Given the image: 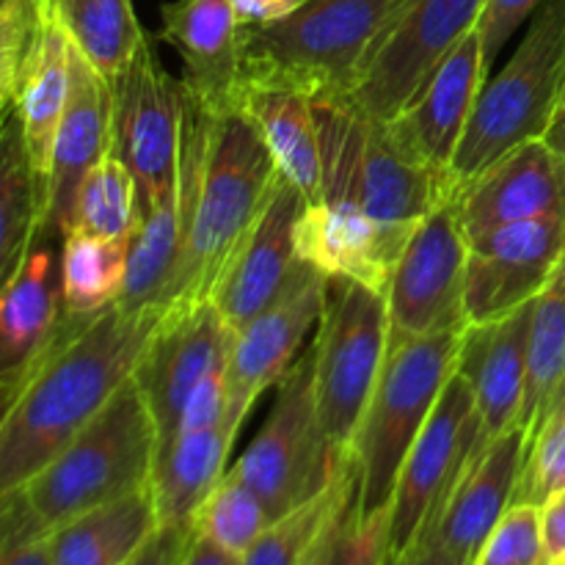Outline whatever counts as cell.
I'll list each match as a JSON object with an SVG mask.
<instances>
[{
    "mask_svg": "<svg viewBox=\"0 0 565 565\" xmlns=\"http://www.w3.org/2000/svg\"><path fill=\"white\" fill-rule=\"evenodd\" d=\"M158 320L110 307L61 312L42 345L3 373L0 491L47 467L132 379Z\"/></svg>",
    "mask_w": 565,
    "mask_h": 565,
    "instance_id": "1",
    "label": "cell"
},
{
    "mask_svg": "<svg viewBox=\"0 0 565 565\" xmlns=\"http://www.w3.org/2000/svg\"><path fill=\"white\" fill-rule=\"evenodd\" d=\"M276 177L274 152L246 110L213 116L182 88V252L160 318L210 301L215 281L268 204Z\"/></svg>",
    "mask_w": 565,
    "mask_h": 565,
    "instance_id": "2",
    "label": "cell"
},
{
    "mask_svg": "<svg viewBox=\"0 0 565 565\" xmlns=\"http://www.w3.org/2000/svg\"><path fill=\"white\" fill-rule=\"evenodd\" d=\"M406 3L303 0L285 20L243 28L246 86L292 88L312 103H345L364 61Z\"/></svg>",
    "mask_w": 565,
    "mask_h": 565,
    "instance_id": "3",
    "label": "cell"
},
{
    "mask_svg": "<svg viewBox=\"0 0 565 565\" xmlns=\"http://www.w3.org/2000/svg\"><path fill=\"white\" fill-rule=\"evenodd\" d=\"M158 445V423L130 379L22 491L44 527L55 533L94 508L149 489Z\"/></svg>",
    "mask_w": 565,
    "mask_h": 565,
    "instance_id": "4",
    "label": "cell"
},
{
    "mask_svg": "<svg viewBox=\"0 0 565 565\" xmlns=\"http://www.w3.org/2000/svg\"><path fill=\"white\" fill-rule=\"evenodd\" d=\"M463 331L392 337L384 370L351 447L356 502L364 516L392 511L408 450L456 373Z\"/></svg>",
    "mask_w": 565,
    "mask_h": 565,
    "instance_id": "5",
    "label": "cell"
},
{
    "mask_svg": "<svg viewBox=\"0 0 565 565\" xmlns=\"http://www.w3.org/2000/svg\"><path fill=\"white\" fill-rule=\"evenodd\" d=\"M565 92V0H544L508 64L480 92L445 177L447 196L522 143L544 138Z\"/></svg>",
    "mask_w": 565,
    "mask_h": 565,
    "instance_id": "6",
    "label": "cell"
},
{
    "mask_svg": "<svg viewBox=\"0 0 565 565\" xmlns=\"http://www.w3.org/2000/svg\"><path fill=\"white\" fill-rule=\"evenodd\" d=\"M390 340V303L384 292L356 279L329 276V296L312 353L320 434L334 456H351L384 370Z\"/></svg>",
    "mask_w": 565,
    "mask_h": 565,
    "instance_id": "7",
    "label": "cell"
},
{
    "mask_svg": "<svg viewBox=\"0 0 565 565\" xmlns=\"http://www.w3.org/2000/svg\"><path fill=\"white\" fill-rule=\"evenodd\" d=\"M351 456H334L326 447L315 403V353L309 348L279 381L270 417L246 447L232 472L246 480L270 516L281 519L312 500Z\"/></svg>",
    "mask_w": 565,
    "mask_h": 565,
    "instance_id": "8",
    "label": "cell"
},
{
    "mask_svg": "<svg viewBox=\"0 0 565 565\" xmlns=\"http://www.w3.org/2000/svg\"><path fill=\"white\" fill-rule=\"evenodd\" d=\"M483 9L486 0H408L340 105L367 121L395 119L458 42L480 25Z\"/></svg>",
    "mask_w": 565,
    "mask_h": 565,
    "instance_id": "9",
    "label": "cell"
},
{
    "mask_svg": "<svg viewBox=\"0 0 565 565\" xmlns=\"http://www.w3.org/2000/svg\"><path fill=\"white\" fill-rule=\"evenodd\" d=\"M469 235L456 196H445L414 230L386 287L392 337L467 329Z\"/></svg>",
    "mask_w": 565,
    "mask_h": 565,
    "instance_id": "10",
    "label": "cell"
},
{
    "mask_svg": "<svg viewBox=\"0 0 565 565\" xmlns=\"http://www.w3.org/2000/svg\"><path fill=\"white\" fill-rule=\"evenodd\" d=\"M478 447L480 417L475 392L456 370L397 478L390 516L392 557L406 555L423 541Z\"/></svg>",
    "mask_w": 565,
    "mask_h": 565,
    "instance_id": "11",
    "label": "cell"
},
{
    "mask_svg": "<svg viewBox=\"0 0 565 565\" xmlns=\"http://www.w3.org/2000/svg\"><path fill=\"white\" fill-rule=\"evenodd\" d=\"M108 83L114 97V152L138 180L147 213L177 185L182 83H177L160 64L149 33L130 64Z\"/></svg>",
    "mask_w": 565,
    "mask_h": 565,
    "instance_id": "12",
    "label": "cell"
},
{
    "mask_svg": "<svg viewBox=\"0 0 565 565\" xmlns=\"http://www.w3.org/2000/svg\"><path fill=\"white\" fill-rule=\"evenodd\" d=\"M565 263V218H533L469 237L463 309L467 326L527 307Z\"/></svg>",
    "mask_w": 565,
    "mask_h": 565,
    "instance_id": "13",
    "label": "cell"
},
{
    "mask_svg": "<svg viewBox=\"0 0 565 565\" xmlns=\"http://www.w3.org/2000/svg\"><path fill=\"white\" fill-rule=\"evenodd\" d=\"M237 331L230 329L210 301L163 315L136 364L132 381L141 390L160 441L180 430L191 392L215 370L230 367Z\"/></svg>",
    "mask_w": 565,
    "mask_h": 565,
    "instance_id": "14",
    "label": "cell"
},
{
    "mask_svg": "<svg viewBox=\"0 0 565 565\" xmlns=\"http://www.w3.org/2000/svg\"><path fill=\"white\" fill-rule=\"evenodd\" d=\"M307 204V196L279 171L257 224L243 237L235 257L210 292V303L230 329H246L307 270L309 263H303L296 243V226Z\"/></svg>",
    "mask_w": 565,
    "mask_h": 565,
    "instance_id": "15",
    "label": "cell"
},
{
    "mask_svg": "<svg viewBox=\"0 0 565 565\" xmlns=\"http://www.w3.org/2000/svg\"><path fill=\"white\" fill-rule=\"evenodd\" d=\"M486 81L483 36L480 28H475L441 61L423 92L395 119L384 121L392 141L430 171L447 177Z\"/></svg>",
    "mask_w": 565,
    "mask_h": 565,
    "instance_id": "16",
    "label": "cell"
},
{
    "mask_svg": "<svg viewBox=\"0 0 565 565\" xmlns=\"http://www.w3.org/2000/svg\"><path fill=\"white\" fill-rule=\"evenodd\" d=\"M160 39L182 58V88L207 114L241 110L246 88L243 25L232 0H171L160 6Z\"/></svg>",
    "mask_w": 565,
    "mask_h": 565,
    "instance_id": "17",
    "label": "cell"
},
{
    "mask_svg": "<svg viewBox=\"0 0 565 565\" xmlns=\"http://www.w3.org/2000/svg\"><path fill=\"white\" fill-rule=\"evenodd\" d=\"M326 296H329V276L307 265L301 279L274 307L237 331L226 367L232 419L243 423L257 397L279 384L287 370L296 364V353L301 351L309 329L323 318Z\"/></svg>",
    "mask_w": 565,
    "mask_h": 565,
    "instance_id": "18",
    "label": "cell"
},
{
    "mask_svg": "<svg viewBox=\"0 0 565 565\" xmlns=\"http://www.w3.org/2000/svg\"><path fill=\"white\" fill-rule=\"evenodd\" d=\"M527 447L522 425L478 447L423 539L436 541L458 561L472 565L486 539L516 502Z\"/></svg>",
    "mask_w": 565,
    "mask_h": 565,
    "instance_id": "19",
    "label": "cell"
},
{
    "mask_svg": "<svg viewBox=\"0 0 565 565\" xmlns=\"http://www.w3.org/2000/svg\"><path fill=\"white\" fill-rule=\"evenodd\" d=\"M467 235L533 218H565V169L544 138L502 154L456 193Z\"/></svg>",
    "mask_w": 565,
    "mask_h": 565,
    "instance_id": "20",
    "label": "cell"
},
{
    "mask_svg": "<svg viewBox=\"0 0 565 565\" xmlns=\"http://www.w3.org/2000/svg\"><path fill=\"white\" fill-rule=\"evenodd\" d=\"M114 152L110 83L72 44V92L53 147L47 185V226L66 235L83 180Z\"/></svg>",
    "mask_w": 565,
    "mask_h": 565,
    "instance_id": "21",
    "label": "cell"
},
{
    "mask_svg": "<svg viewBox=\"0 0 565 565\" xmlns=\"http://www.w3.org/2000/svg\"><path fill=\"white\" fill-rule=\"evenodd\" d=\"M533 303L491 323L467 326L461 334L456 370L472 384L480 447L522 425Z\"/></svg>",
    "mask_w": 565,
    "mask_h": 565,
    "instance_id": "22",
    "label": "cell"
},
{
    "mask_svg": "<svg viewBox=\"0 0 565 565\" xmlns=\"http://www.w3.org/2000/svg\"><path fill=\"white\" fill-rule=\"evenodd\" d=\"M298 254L326 276L356 279L386 296L390 276L408 241L375 226L356 202L307 204L296 226Z\"/></svg>",
    "mask_w": 565,
    "mask_h": 565,
    "instance_id": "23",
    "label": "cell"
},
{
    "mask_svg": "<svg viewBox=\"0 0 565 565\" xmlns=\"http://www.w3.org/2000/svg\"><path fill=\"white\" fill-rule=\"evenodd\" d=\"M445 196V177L403 152L384 121H367L356 202L375 226L408 241Z\"/></svg>",
    "mask_w": 565,
    "mask_h": 565,
    "instance_id": "24",
    "label": "cell"
},
{
    "mask_svg": "<svg viewBox=\"0 0 565 565\" xmlns=\"http://www.w3.org/2000/svg\"><path fill=\"white\" fill-rule=\"evenodd\" d=\"M237 430L241 423H226L218 428L180 430L169 441H160L149 478L160 524L193 522L199 505L226 475Z\"/></svg>",
    "mask_w": 565,
    "mask_h": 565,
    "instance_id": "25",
    "label": "cell"
},
{
    "mask_svg": "<svg viewBox=\"0 0 565 565\" xmlns=\"http://www.w3.org/2000/svg\"><path fill=\"white\" fill-rule=\"evenodd\" d=\"M241 110H246L263 132L281 174L309 204H318L323 196V147L312 99L292 88L246 86Z\"/></svg>",
    "mask_w": 565,
    "mask_h": 565,
    "instance_id": "26",
    "label": "cell"
},
{
    "mask_svg": "<svg viewBox=\"0 0 565 565\" xmlns=\"http://www.w3.org/2000/svg\"><path fill=\"white\" fill-rule=\"evenodd\" d=\"M72 92V39L55 20L47 44L39 55L36 66L31 70L28 81L22 83L14 105L6 114H14L20 121L22 141L31 154L33 171L42 185L44 204H47L50 163H53L55 136H58L61 119L66 114Z\"/></svg>",
    "mask_w": 565,
    "mask_h": 565,
    "instance_id": "27",
    "label": "cell"
},
{
    "mask_svg": "<svg viewBox=\"0 0 565 565\" xmlns=\"http://www.w3.org/2000/svg\"><path fill=\"white\" fill-rule=\"evenodd\" d=\"M158 524L149 489L121 497L55 530V565H125Z\"/></svg>",
    "mask_w": 565,
    "mask_h": 565,
    "instance_id": "28",
    "label": "cell"
},
{
    "mask_svg": "<svg viewBox=\"0 0 565 565\" xmlns=\"http://www.w3.org/2000/svg\"><path fill=\"white\" fill-rule=\"evenodd\" d=\"M0 147V279L6 285L36 248V237L47 230V204L14 114H3Z\"/></svg>",
    "mask_w": 565,
    "mask_h": 565,
    "instance_id": "29",
    "label": "cell"
},
{
    "mask_svg": "<svg viewBox=\"0 0 565 565\" xmlns=\"http://www.w3.org/2000/svg\"><path fill=\"white\" fill-rule=\"evenodd\" d=\"M64 303L55 285V257L47 246H36L25 265L3 285L0 301V356L3 373L25 362L55 329Z\"/></svg>",
    "mask_w": 565,
    "mask_h": 565,
    "instance_id": "30",
    "label": "cell"
},
{
    "mask_svg": "<svg viewBox=\"0 0 565 565\" xmlns=\"http://www.w3.org/2000/svg\"><path fill=\"white\" fill-rule=\"evenodd\" d=\"M565 406V263L533 303L522 428L533 439Z\"/></svg>",
    "mask_w": 565,
    "mask_h": 565,
    "instance_id": "31",
    "label": "cell"
},
{
    "mask_svg": "<svg viewBox=\"0 0 565 565\" xmlns=\"http://www.w3.org/2000/svg\"><path fill=\"white\" fill-rule=\"evenodd\" d=\"M61 246V303L66 312L94 315L116 307L125 292L130 241L66 232Z\"/></svg>",
    "mask_w": 565,
    "mask_h": 565,
    "instance_id": "32",
    "label": "cell"
},
{
    "mask_svg": "<svg viewBox=\"0 0 565 565\" xmlns=\"http://www.w3.org/2000/svg\"><path fill=\"white\" fill-rule=\"evenodd\" d=\"M55 14L72 44L108 81L130 64L147 39L132 0H55Z\"/></svg>",
    "mask_w": 565,
    "mask_h": 565,
    "instance_id": "33",
    "label": "cell"
},
{
    "mask_svg": "<svg viewBox=\"0 0 565 565\" xmlns=\"http://www.w3.org/2000/svg\"><path fill=\"white\" fill-rule=\"evenodd\" d=\"M353 491H356V472H353V461L348 458L312 500L276 519L259 535L257 544L243 555L241 565H303L326 527L351 500Z\"/></svg>",
    "mask_w": 565,
    "mask_h": 565,
    "instance_id": "34",
    "label": "cell"
},
{
    "mask_svg": "<svg viewBox=\"0 0 565 565\" xmlns=\"http://www.w3.org/2000/svg\"><path fill=\"white\" fill-rule=\"evenodd\" d=\"M141 221L143 202L138 180L127 169L125 160L110 152L83 180L70 232H88V235L132 243Z\"/></svg>",
    "mask_w": 565,
    "mask_h": 565,
    "instance_id": "35",
    "label": "cell"
},
{
    "mask_svg": "<svg viewBox=\"0 0 565 565\" xmlns=\"http://www.w3.org/2000/svg\"><path fill=\"white\" fill-rule=\"evenodd\" d=\"M274 524L263 497L235 472H226L221 483L210 491L193 516L196 535L221 546L230 555L241 557L259 541V535Z\"/></svg>",
    "mask_w": 565,
    "mask_h": 565,
    "instance_id": "36",
    "label": "cell"
},
{
    "mask_svg": "<svg viewBox=\"0 0 565 565\" xmlns=\"http://www.w3.org/2000/svg\"><path fill=\"white\" fill-rule=\"evenodd\" d=\"M55 20V0H0V105H14Z\"/></svg>",
    "mask_w": 565,
    "mask_h": 565,
    "instance_id": "37",
    "label": "cell"
},
{
    "mask_svg": "<svg viewBox=\"0 0 565 565\" xmlns=\"http://www.w3.org/2000/svg\"><path fill=\"white\" fill-rule=\"evenodd\" d=\"M390 516L392 511L364 516L353 491L303 565H390Z\"/></svg>",
    "mask_w": 565,
    "mask_h": 565,
    "instance_id": "38",
    "label": "cell"
},
{
    "mask_svg": "<svg viewBox=\"0 0 565 565\" xmlns=\"http://www.w3.org/2000/svg\"><path fill=\"white\" fill-rule=\"evenodd\" d=\"M565 489V406L546 419L530 439L516 502L544 505L552 494Z\"/></svg>",
    "mask_w": 565,
    "mask_h": 565,
    "instance_id": "39",
    "label": "cell"
},
{
    "mask_svg": "<svg viewBox=\"0 0 565 565\" xmlns=\"http://www.w3.org/2000/svg\"><path fill=\"white\" fill-rule=\"evenodd\" d=\"M472 565H546L541 508L530 502H513L494 533L486 539Z\"/></svg>",
    "mask_w": 565,
    "mask_h": 565,
    "instance_id": "40",
    "label": "cell"
},
{
    "mask_svg": "<svg viewBox=\"0 0 565 565\" xmlns=\"http://www.w3.org/2000/svg\"><path fill=\"white\" fill-rule=\"evenodd\" d=\"M544 0H486L483 17H480V36H483L486 70L491 72L494 61L500 58L502 47L513 39V33L524 25L527 17L541 9Z\"/></svg>",
    "mask_w": 565,
    "mask_h": 565,
    "instance_id": "41",
    "label": "cell"
},
{
    "mask_svg": "<svg viewBox=\"0 0 565 565\" xmlns=\"http://www.w3.org/2000/svg\"><path fill=\"white\" fill-rule=\"evenodd\" d=\"M226 423H237V419H232L226 370H215V373H210L185 401V408H182L180 417V430L218 428V425ZM180 430H177V434H180Z\"/></svg>",
    "mask_w": 565,
    "mask_h": 565,
    "instance_id": "42",
    "label": "cell"
},
{
    "mask_svg": "<svg viewBox=\"0 0 565 565\" xmlns=\"http://www.w3.org/2000/svg\"><path fill=\"white\" fill-rule=\"evenodd\" d=\"M196 541L193 522L182 524H158L152 535L141 544V550L125 565H182L188 552Z\"/></svg>",
    "mask_w": 565,
    "mask_h": 565,
    "instance_id": "43",
    "label": "cell"
},
{
    "mask_svg": "<svg viewBox=\"0 0 565 565\" xmlns=\"http://www.w3.org/2000/svg\"><path fill=\"white\" fill-rule=\"evenodd\" d=\"M541 539L546 565H565V489L541 505Z\"/></svg>",
    "mask_w": 565,
    "mask_h": 565,
    "instance_id": "44",
    "label": "cell"
},
{
    "mask_svg": "<svg viewBox=\"0 0 565 565\" xmlns=\"http://www.w3.org/2000/svg\"><path fill=\"white\" fill-rule=\"evenodd\" d=\"M232 3H235L241 25L254 28L285 20V17H290L303 0H232Z\"/></svg>",
    "mask_w": 565,
    "mask_h": 565,
    "instance_id": "45",
    "label": "cell"
},
{
    "mask_svg": "<svg viewBox=\"0 0 565 565\" xmlns=\"http://www.w3.org/2000/svg\"><path fill=\"white\" fill-rule=\"evenodd\" d=\"M0 565H55L53 535L11 546V550H0Z\"/></svg>",
    "mask_w": 565,
    "mask_h": 565,
    "instance_id": "46",
    "label": "cell"
},
{
    "mask_svg": "<svg viewBox=\"0 0 565 565\" xmlns=\"http://www.w3.org/2000/svg\"><path fill=\"white\" fill-rule=\"evenodd\" d=\"M390 565H467V563L458 561L452 552H447L445 546L436 544V541L423 539L414 550H408L406 555L392 557Z\"/></svg>",
    "mask_w": 565,
    "mask_h": 565,
    "instance_id": "47",
    "label": "cell"
},
{
    "mask_svg": "<svg viewBox=\"0 0 565 565\" xmlns=\"http://www.w3.org/2000/svg\"><path fill=\"white\" fill-rule=\"evenodd\" d=\"M182 565H241V557L230 555V552H224L221 546L210 544L207 539L196 535V541H193L191 552H188Z\"/></svg>",
    "mask_w": 565,
    "mask_h": 565,
    "instance_id": "48",
    "label": "cell"
},
{
    "mask_svg": "<svg viewBox=\"0 0 565 565\" xmlns=\"http://www.w3.org/2000/svg\"><path fill=\"white\" fill-rule=\"evenodd\" d=\"M544 141L550 143V149L557 154V160H561L565 169V92H563L561 105H557L555 116H552L550 130L544 132Z\"/></svg>",
    "mask_w": 565,
    "mask_h": 565,
    "instance_id": "49",
    "label": "cell"
}]
</instances>
